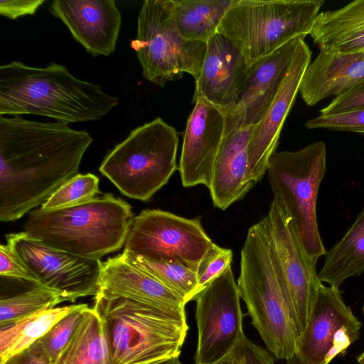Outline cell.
<instances>
[{
  "instance_id": "cell-8",
  "label": "cell",
  "mask_w": 364,
  "mask_h": 364,
  "mask_svg": "<svg viewBox=\"0 0 364 364\" xmlns=\"http://www.w3.org/2000/svg\"><path fill=\"white\" fill-rule=\"evenodd\" d=\"M326 170V144L318 141L297 151H275L267 171L274 196L284 204L306 254L316 262L327 252L316 215L318 190Z\"/></svg>"
},
{
  "instance_id": "cell-6",
  "label": "cell",
  "mask_w": 364,
  "mask_h": 364,
  "mask_svg": "<svg viewBox=\"0 0 364 364\" xmlns=\"http://www.w3.org/2000/svg\"><path fill=\"white\" fill-rule=\"evenodd\" d=\"M323 0H237L218 29L248 66L296 38L310 35Z\"/></svg>"
},
{
  "instance_id": "cell-35",
  "label": "cell",
  "mask_w": 364,
  "mask_h": 364,
  "mask_svg": "<svg viewBox=\"0 0 364 364\" xmlns=\"http://www.w3.org/2000/svg\"><path fill=\"white\" fill-rule=\"evenodd\" d=\"M0 275L39 284L38 281L9 245L0 246Z\"/></svg>"
},
{
  "instance_id": "cell-29",
  "label": "cell",
  "mask_w": 364,
  "mask_h": 364,
  "mask_svg": "<svg viewBox=\"0 0 364 364\" xmlns=\"http://www.w3.org/2000/svg\"><path fill=\"white\" fill-rule=\"evenodd\" d=\"M62 301L63 299L56 292L42 285L30 283L22 290L1 295L0 326L54 308Z\"/></svg>"
},
{
  "instance_id": "cell-27",
  "label": "cell",
  "mask_w": 364,
  "mask_h": 364,
  "mask_svg": "<svg viewBox=\"0 0 364 364\" xmlns=\"http://www.w3.org/2000/svg\"><path fill=\"white\" fill-rule=\"evenodd\" d=\"M78 304L41 311L7 325L0 326V363L42 338Z\"/></svg>"
},
{
  "instance_id": "cell-10",
  "label": "cell",
  "mask_w": 364,
  "mask_h": 364,
  "mask_svg": "<svg viewBox=\"0 0 364 364\" xmlns=\"http://www.w3.org/2000/svg\"><path fill=\"white\" fill-rule=\"evenodd\" d=\"M299 336L304 331L321 283L316 262L306 254L291 217L277 196L262 218Z\"/></svg>"
},
{
  "instance_id": "cell-24",
  "label": "cell",
  "mask_w": 364,
  "mask_h": 364,
  "mask_svg": "<svg viewBox=\"0 0 364 364\" xmlns=\"http://www.w3.org/2000/svg\"><path fill=\"white\" fill-rule=\"evenodd\" d=\"M364 272V206L341 240L325 255L319 280L339 289L343 282Z\"/></svg>"
},
{
  "instance_id": "cell-16",
  "label": "cell",
  "mask_w": 364,
  "mask_h": 364,
  "mask_svg": "<svg viewBox=\"0 0 364 364\" xmlns=\"http://www.w3.org/2000/svg\"><path fill=\"white\" fill-rule=\"evenodd\" d=\"M311 58L309 46L301 39L277 95L263 119L255 127L248 146V177L254 185L267 171L269 159L277 147L284 123L299 92Z\"/></svg>"
},
{
  "instance_id": "cell-12",
  "label": "cell",
  "mask_w": 364,
  "mask_h": 364,
  "mask_svg": "<svg viewBox=\"0 0 364 364\" xmlns=\"http://www.w3.org/2000/svg\"><path fill=\"white\" fill-rule=\"evenodd\" d=\"M237 284L230 266L193 298L198 341L194 364H213L245 336Z\"/></svg>"
},
{
  "instance_id": "cell-23",
  "label": "cell",
  "mask_w": 364,
  "mask_h": 364,
  "mask_svg": "<svg viewBox=\"0 0 364 364\" xmlns=\"http://www.w3.org/2000/svg\"><path fill=\"white\" fill-rule=\"evenodd\" d=\"M310 36L320 50L331 53L364 51V0L320 12Z\"/></svg>"
},
{
  "instance_id": "cell-19",
  "label": "cell",
  "mask_w": 364,
  "mask_h": 364,
  "mask_svg": "<svg viewBox=\"0 0 364 364\" xmlns=\"http://www.w3.org/2000/svg\"><path fill=\"white\" fill-rule=\"evenodd\" d=\"M49 11L89 54L108 56L115 50L122 15L114 0H55Z\"/></svg>"
},
{
  "instance_id": "cell-33",
  "label": "cell",
  "mask_w": 364,
  "mask_h": 364,
  "mask_svg": "<svg viewBox=\"0 0 364 364\" xmlns=\"http://www.w3.org/2000/svg\"><path fill=\"white\" fill-rule=\"evenodd\" d=\"M232 260V250L216 245L198 266L196 294L231 266Z\"/></svg>"
},
{
  "instance_id": "cell-32",
  "label": "cell",
  "mask_w": 364,
  "mask_h": 364,
  "mask_svg": "<svg viewBox=\"0 0 364 364\" xmlns=\"http://www.w3.org/2000/svg\"><path fill=\"white\" fill-rule=\"evenodd\" d=\"M305 127L309 129H327L364 133V109L336 115H318L307 120Z\"/></svg>"
},
{
  "instance_id": "cell-37",
  "label": "cell",
  "mask_w": 364,
  "mask_h": 364,
  "mask_svg": "<svg viewBox=\"0 0 364 364\" xmlns=\"http://www.w3.org/2000/svg\"><path fill=\"white\" fill-rule=\"evenodd\" d=\"M0 364H50L39 341Z\"/></svg>"
},
{
  "instance_id": "cell-41",
  "label": "cell",
  "mask_w": 364,
  "mask_h": 364,
  "mask_svg": "<svg viewBox=\"0 0 364 364\" xmlns=\"http://www.w3.org/2000/svg\"><path fill=\"white\" fill-rule=\"evenodd\" d=\"M157 364H182L179 360V357L171 360H168Z\"/></svg>"
},
{
  "instance_id": "cell-40",
  "label": "cell",
  "mask_w": 364,
  "mask_h": 364,
  "mask_svg": "<svg viewBox=\"0 0 364 364\" xmlns=\"http://www.w3.org/2000/svg\"><path fill=\"white\" fill-rule=\"evenodd\" d=\"M286 361L287 364H305L301 362L295 355L291 358Z\"/></svg>"
},
{
  "instance_id": "cell-21",
  "label": "cell",
  "mask_w": 364,
  "mask_h": 364,
  "mask_svg": "<svg viewBox=\"0 0 364 364\" xmlns=\"http://www.w3.org/2000/svg\"><path fill=\"white\" fill-rule=\"evenodd\" d=\"M98 293L160 309L185 307L184 299L159 280L124 261L120 255L102 262Z\"/></svg>"
},
{
  "instance_id": "cell-38",
  "label": "cell",
  "mask_w": 364,
  "mask_h": 364,
  "mask_svg": "<svg viewBox=\"0 0 364 364\" xmlns=\"http://www.w3.org/2000/svg\"><path fill=\"white\" fill-rule=\"evenodd\" d=\"M240 346L245 364H275L274 358L267 349L252 343L246 336L241 341Z\"/></svg>"
},
{
  "instance_id": "cell-5",
  "label": "cell",
  "mask_w": 364,
  "mask_h": 364,
  "mask_svg": "<svg viewBox=\"0 0 364 364\" xmlns=\"http://www.w3.org/2000/svg\"><path fill=\"white\" fill-rule=\"evenodd\" d=\"M237 284L266 349L278 360L291 358L296 352L299 332L262 219L248 229Z\"/></svg>"
},
{
  "instance_id": "cell-1",
  "label": "cell",
  "mask_w": 364,
  "mask_h": 364,
  "mask_svg": "<svg viewBox=\"0 0 364 364\" xmlns=\"http://www.w3.org/2000/svg\"><path fill=\"white\" fill-rule=\"evenodd\" d=\"M93 139L60 122L0 117V220L11 222L42 205L78 173Z\"/></svg>"
},
{
  "instance_id": "cell-26",
  "label": "cell",
  "mask_w": 364,
  "mask_h": 364,
  "mask_svg": "<svg viewBox=\"0 0 364 364\" xmlns=\"http://www.w3.org/2000/svg\"><path fill=\"white\" fill-rule=\"evenodd\" d=\"M237 0H172L176 28L188 41L207 43Z\"/></svg>"
},
{
  "instance_id": "cell-11",
  "label": "cell",
  "mask_w": 364,
  "mask_h": 364,
  "mask_svg": "<svg viewBox=\"0 0 364 364\" xmlns=\"http://www.w3.org/2000/svg\"><path fill=\"white\" fill-rule=\"evenodd\" d=\"M200 217L186 218L158 209L134 217L124 251L155 260L176 261L198 269L215 248Z\"/></svg>"
},
{
  "instance_id": "cell-43",
  "label": "cell",
  "mask_w": 364,
  "mask_h": 364,
  "mask_svg": "<svg viewBox=\"0 0 364 364\" xmlns=\"http://www.w3.org/2000/svg\"><path fill=\"white\" fill-rule=\"evenodd\" d=\"M363 314L364 315V302H363Z\"/></svg>"
},
{
  "instance_id": "cell-18",
  "label": "cell",
  "mask_w": 364,
  "mask_h": 364,
  "mask_svg": "<svg viewBox=\"0 0 364 364\" xmlns=\"http://www.w3.org/2000/svg\"><path fill=\"white\" fill-rule=\"evenodd\" d=\"M294 38L249 66L242 92L226 117V131L256 126L264 117L288 73L298 43Z\"/></svg>"
},
{
  "instance_id": "cell-4",
  "label": "cell",
  "mask_w": 364,
  "mask_h": 364,
  "mask_svg": "<svg viewBox=\"0 0 364 364\" xmlns=\"http://www.w3.org/2000/svg\"><path fill=\"white\" fill-rule=\"evenodd\" d=\"M133 218L129 204L107 193L65 208H36L23 232L72 255L100 259L124 245Z\"/></svg>"
},
{
  "instance_id": "cell-42",
  "label": "cell",
  "mask_w": 364,
  "mask_h": 364,
  "mask_svg": "<svg viewBox=\"0 0 364 364\" xmlns=\"http://www.w3.org/2000/svg\"><path fill=\"white\" fill-rule=\"evenodd\" d=\"M358 364H364V351L356 358Z\"/></svg>"
},
{
  "instance_id": "cell-14",
  "label": "cell",
  "mask_w": 364,
  "mask_h": 364,
  "mask_svg": "<svg viewBox=\"0 0 364 364\" xmlns=\"http://www.w3.org/2000/svg\"><path fill=\"white\" fill-rule=\"evenodd\" d=\"M362 326L340 289L321 282L295 355L305 364H329L359 339Z\"/></svg>"
},
{
  "instance_id": "cell-31",
  "label": "cell",
  "mask_w": 364,
  "mask_h": 364,
  "mask_svg": "<svg viewBox=\"0 0 364 364\" xmlns=\"http://www.w3.org/2000/svg\"><path fill=\"white\" fill-rule=\"evenodd\" d=\"M88 305L80 304L78 306L56 322L38 341L50 363L70 341L77 331Z\"/></svg>"
},
{
  "instance_id": "cell-34",
  "label": "cell",
  "mask_w": 364,
  "mask_h": 364,
  "mask_svg": "<svg viewBox=\"0 0 364 364\" xmlns=\"http://www.w3.org/2000/svg\"><path fill=\"white\" fill-rule=\"evenodd\" d=\"M364 109V80L335 97L320 110L321 115H336Z\"/></svg>"
},
{
  "instance_id": "cell-15",
  "label": "cell",
  "mask_w": 364,
  "mask_h": 364,
  "mask_svg": "<svg viewBox=\"0 0 364 364\" xmlns=\"http://www.w3.org/2000/svg\"><path fill=\"white\" fill-rule=\"evenodd\" d=\"M184 134L178 171L182 185L210 186L215 159L226 134L227 119L203 98L193 102Z\"/></svg>"
},
{
  "instance_id": "cell-25",
  "label": "cell",
  "mask_w": 364,
  "mask_h": 364,
  "mask_svg": "<svg viewBox=\"0 0 364 364\" xmlns=\"http://www.w3.org/2000/svg\"><path fill=\"white\" fill-rule=\"evenodd\" d=\"M50 364H114L105 323L92 307L65 348Z\"/></svg>"
},
{
  "instance_id": "cell-20",
  "label": "cell",
  "mask_w": 364,
  "mask_h": 364,
  "mask_svg": "<svg viewBox=\"0 0 364 364\" xmlns=\"http://www.w3.org/2000/svg\"><path fill=\"white\" fill-rule=\"evenodd\" d=\"M255 126L226 131L208 187L214 206L225 210L255 186L248 177V146Z\"/></svg>"
},
{
  "instance_id": "cell-30",
  "label": "cell",
  "mask_w": 364,
  "mask_h": 364,
  "mask_svg": "<svg viewBox=\"0 0 364 364\" xmlns=\"http://www.w3.org/2000/svg\"><path fill=\"white\" fill-rule=\"evenodd\" d=\"M99 193V178L92 173H77L57 189L41 205L46 210L77 205L94 198Z\"/></svg>"
},
{
  "instance_id": "cell-36",
  "label": "cell",
  "mask_w": 364,
  "mask_h": 364,
  "mask_svg": "<svg viewBox=\"0 0 364 364\" xmlns=\"http://www.w3.org/2000/svg\"><path fill=\"white\" fill-rule=\"evenodd\" d=\"M44 1V0H1L0 14L9 19L33 15Z\"/></svg>"
},
{
  "instance_id": "cell-2",
  "label": "cell",
  "mask_w": 364,
  "mask_h": 364,
  "mask_svg": "<svg viewBox=\"0 0 364 364\" xmlns=\"http://www.w3.org/2000/svg\"><path fill=\"white\" fill-rule=\"evenodd\" d=\"M100 85L75 77L63 65L33 67L20 61L0 66V117L34 114L56 122L100 119L119 104Z\"/></svg>"
},
{
  "instance_id": "cell-9",
  "label": "cell",
  "mask_w": 364,
  "mask_h": 364,
  "mask_svg": "<svg viewBox=\"0 0 364 364\" xmlns=\"http://www.w3.org/2000/svg\"><path fill=\"white\" fill-rule=\"evenodd\" d=\"M144 77L164 87L186 73L197 80L207 43L188 41L178 32L172 0H145L137 18L136 36L130 42Z\"/></svg>"
},
{
  "instance_id": "cell-7",
  "label": "cell",
  "mask_w": 364,
  "mask_h": 364,
  "mask_svg": "<svg viewBox=\"0 0 364 364\" xmlns=\"http://www.w3.org/2000/svg\"><path fill=\"white\" fill-rule=\"evenodd\" d=\"M176 129L157 117L133 129L102 161L99 171L124 196L149 200L178 168Z\"/></svg>"
},
{
  "instance_id": "cell-13",
  "label": "cell",
  "mask_w": 364,
  "mask_h": 364,
  "mask_svg": "<svg viewBox=\"0 0 364 364\" xmlns=\"http://www.w3.org/2000/svg\"><path fill=\"white\" fill-rule=\"evenodd\" d=\"M7 244L39 284L64 301L96 296L100 291V259L82 258L48 246L25 232L6 236Z\"/></svg>"
},
{
  "instance_id": "cell-39",
  "label": "cell",
  "mask_w": 364,
  "mask_h": 364,
  "mask_svg": "<svg viewBox=\"0 0 364 364\" xmlns=\"http://www.w3.org/2000/svg\"><path fill=\"white\" fill-rule=\"evenodd\" d=\"M213 364H245L240 343L230 353Z\"/></svg>"
},
{
  "instance_id": "cell-3",
  "label": "cell",
  "mask_w": 364,
  "mask_h": 364,
  "mask_svg": "<svg viewBox=\"0 0 364 364\" xmlns=\"http://www.w3.org/2000/svg\"><path fill=\"white\" fill-rule=\"evenodd\" d=\"M93 308L105 323L114 364H157L179 357L188 330L185 307L160 309L98 293Z\"/></svg>"
},
{
  "instance_id": "cell-22",
  "label": "cell",
  "mask_w": 364,
  "mask_h": 364,
  "mask_svg": "<svg viewBox=\"0 0 364 364\" xmlns=\"http://www.w3.org/2000/svg\"><path fill=\"white\" fill-rule=\"evenodd\" d=\"M364 80V51L331 53L320 50L306 68L299 93L309 106L340 95Z\"/></svg>"
},
{
  "instance_id": "cell-17",
  "label": "cell",
  "mask_w": 364,
  "mask_h": 364,
  "mask_svg": "<svg viewBox=\"0 0 364 364\" xmlns=\"http://www.w3.org/2000/svg\"><path fill=\"white\" fill-rule=\"evenodd\" d=\"M248 68L239 48L228 38L216 33L207 41L201 73L195 82L193 102L203 98L228 117L242 92Z\"/></svg>"
},
{
  "instance_id": "cell-28",
  "label": "cell",
  "mask_w": 364,
  "mask_h": 364,
  "mask_svg": "<svg viewBox=\"0 0 364 364\" xmlns=\"http://www.w3.org/2000/svg\"><path fill=\"white\" fill-rule=\"evenodd\" d=\"M122 259L152 276L181 296L186 304L196 294L198 269L176 261L155 260L123 252Z\"/></svg>"
}]
</instances>
